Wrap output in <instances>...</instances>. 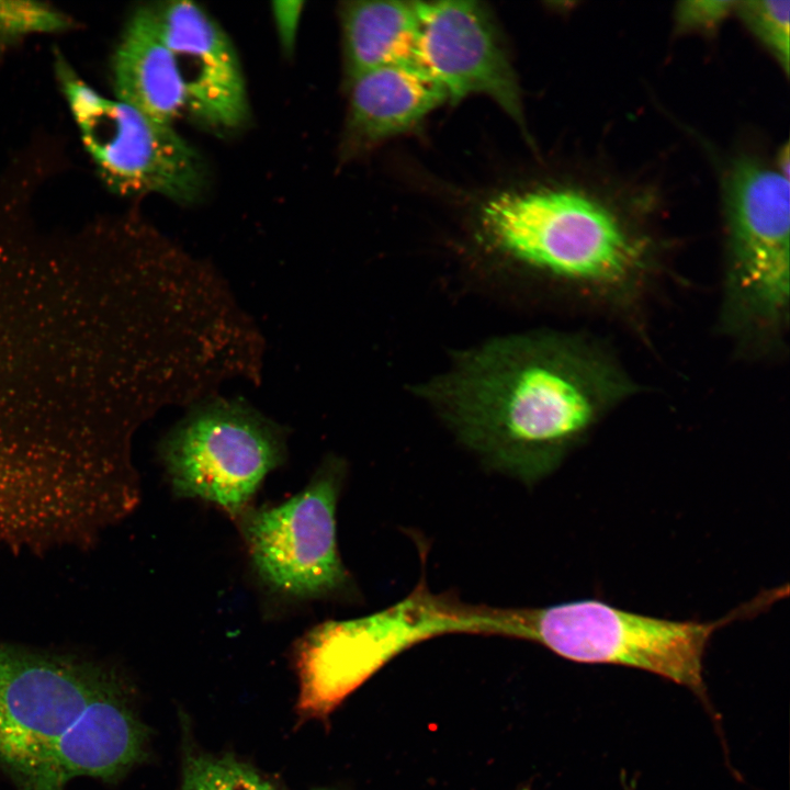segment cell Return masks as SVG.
<instances>
[{"label":"cell","instance_id":"277c9868","mask_svg":"<svg viewBox=\"0 0 790 790\" xmlns=\"http://www.w3.org/2000/svg\"><path fill=\"white\" fill-rule=\"evenodd\" d=\"M115 676L95 662L0 642V768L18 790H64L56 742Z\"/></svg>","mask_w":790,"mask_h":790},{"label":"cell","instance_id":"7c38bea8","mask_svg":"<svg viewBox=\"0 0 790 790\" xmlns=\"http://www.w3.org/2000/svg\"><path fill=\"white\" fill-rule=\"evenodd\" d=\"M349 83L347 134L357 147L411 129L448 101L443 88L414 61L372 69Z\"/></svg>","mask_w":790,"mask_h":790},{"label":"cell","instance_id":"2e32d148","mask_svg":"<svg viewBox=\"0 0 790 790\" xmlns=\"http://www.w3.org/2000/svg\"><path fill=\"white\" fill-rule=\"evenodd\" d=\"M180 790H279L252 766L232 755L185 748Z\"/></svg>","mask_w":790,"mask_h":790},{"label":"cell","instance_id":"ffe728a7","mask_svg":"<svg viewBox=\"0 0 790 790\" xmlns=\"http://www.w3.org/2000/svg\"><path fill=\"white\" fill-rule=\"evenodd\" d=\"M303 5V1H275L272 3L276 33L280 44L286 53H291L295 45Z\"/></svg>","mask_w":790,"mask_h":790},{"label":"cell","instance_id":"9c48e42d","mask_svg":"<svg viewBox=\"0 0 790 790\" xmlns=\"http://www.w3.org/2000/svg\"><path fill=\"white\" fill-rule=\"evenodd\" d=\"M417 10L414 61L448 101L484 94L522 124L518 79L489 11L476 1H417Z\"/></svg>","mask_w":790,"mask_h":790},{"label":"cell","instance_id":"9a60e30c","mask_svg":"<svg viewBox=\"0 0 790 790\" xmlns=\"http://www.w3.org/2000/svg\"><path fill=\"white\" fill-rule=\"evenodd\" d=\"M340 19L349 81L375 68L414 61L419 29L417 1L346 2Z\"/></svg>","mask_w":790,"mask_h":790},{"label":"cell","instance_id":"52a82bcc","mask_svg":"<svg viewBox=\"0 0 790 790\" xmlns=\"http://www.w3.org/2000/svg\"><path fill=\"white\" fill-rule=\"evenodd\" d=\"M161 458L177 495L235 516L284 460L285 437L248 404L216 399L194 408L168 433Z\"/></svg>","mask_w":790,"mask_h":790},{"label":"cell","instance_id":"5b68a950","mask_svg":"<svg viewBox=\"0 0 790 790\" xmlns=\"http://www.w3.org/2000/svg\"><path fill=\"white\" fill-rule=\"evenodd\" d=\"M726 205L725 325L743 337H771L786 325L789 312V179L741 162L729 176Z\"/></svg>","mask_w":790,"mask_h":790},{"label":"cell","instance_id":"8992f818","mask_svg":"<svg viewBox=\"0 0 790 790\" xmlns=\"http://www.w3.org/2000/svg\"><path fill=\"white\" fill-rule=\"evenodd\" d=\"M56 72L81 140L108 185L122 194L156 193L182 204L201 196L206 184L202 158L172 124L100 94L61 57Z\"/></svg>","mask_w":790,"mask_h":790},{"label":"cell","instance_id":"4fadbf2b","mask_svg":"<svg viewBox=\"0 0 790 790\" xmlns=\"http://www.w3.org/2000/svg\"><path fill=\"white\" fill-rule=\"evenodd\" d=\"M112 71L116 100L148 119L172 124L185 112L184 88L153 7L139 8L129 19Z\"/></svg>","mask_w":790,"mask_h":790},{"label":"cell","instance_id":"30bf717a","mask_svg":"<svg viewBox=\"0 0 790 790\" xmlns=\"http://www.w3.org/2000/svg\"><path fill=\"white\" fill-rule=\"evenodd\" d=\"M185 92V111L217 131H234L248 117L245 78L237 53L218 23L198 3L153 7Z\"/></svg>","mask_w":790,"mask_h":790},{"label":"cell","instance_id":"ac0fdd59","mask_svg":"<svg viewBox=\"0 0 790 790\" xmlns=\"http://www.w3.org/2000/svg\"><path fill=\"white\" fill-rule=\"evenodd\" d=\"M70 26L67 15L46 3L0 0V44L34 33L61 32Z\"/></svg>","mask_w":790,"mask_h":790},{"label":"cell","instance_id":"ba28073f","mask_svg":"<svg viewBox=\"0 0 790 790\" xmlns=\"http://www.w3.org/2000/svg\"><path fill=\"white\" fill-rule=\"evenodd\" d=\"M346 465L328 458L295 496L245 512L241 527L262 580L296 599L352 598L353 580L336 537V505Z\"/></svg>","mask_w":790,"mask_h":790},{"label":"cell","instance_id":"603a6c76","mask_svg":"<svg viewBox=\"0 0 790 790\" xmlns=\"http://www.w3.org/2000/svg\"><path fill=\"white\" fill-rule=\"evenodd\" d=\"M519 790H528V789H527V788H521V789H519Z\"/></svg>","mask_w":790,"mask_h":790},{"label":"cell","instance_id":"7402d4cb","mask_svg":"<svg viewBox=\"0 0 790 790\" xmlns=\"http://www.w3.org/2000/svg\"><path fill=\"white\" fill-rule=\"evenodd\" d=\"M624 790H631L629 787H625ZM633 790V789H632Z\"/></svg>","mask_w":790,"mask_h":790},{"label":"cell","instance_id":"5bb4252c","mask_svg":"<svg viewBox=\"0 0 790 790\" xmlns=\"http://www.w3.org/2000/svg\"><path fill=\"white\" fill-rule=\"evenodd\" d=\"M38 399L32 340L19 313L0 291V511L30 445Z\"/></svg>","mask_w":790,"mask_h":790},{"label":"cell","instance_id":"3957f363","mask_svg":"<svg viewBox=\"0 0 790 790\" xmlns=\"http://www.w3.org/2000/svg\"><path fill=\"white\" fill-rule=\"evenodd\" d=\"M781 597L763 591L715 621H675L627 611L600 600L511 610V635L534 641L578 663L643 669L681 685L704 700L703 656L712 634L754 616Z\"/></svg>","mask_w":790,"mask_h":790},{"label":"cell","instance_id":"d6986e66","mask_svg":"<svg viewBox=\"0 0 790 790\" xmlns=\"http://www.w3.org/2000/svg\"><path fill=\"white\" fill-rule=\"evenodd\" d=\"M735 1H684L676 9V22L682 31H711L733 10Z\"/></svg>","mask_w":790,"mask_h":790},{"label":"cell","instance_id":"e0dca14e","mask_svg":"<svg viewBox=\"0 0 790 790\" xmlns=\"http://www.w3.org/2000/svg\"><path fill=\"white\" fill-rule=\"evenodd\" d=\"M735 10L748 29L763 42L780 63L786 72L789 70V0H752L736 2Z\"/></svg>","mask_w":790,"mask_h":790},{"label":"cell","instance_id":"6da1fadb","mask_svg":"<svg viewBox=\"0 0 790 790\" xmlns=\"http://www.w3.org/2000/svg\"><path fill=\"white\" fill-rule=\"evenodd\" d=\"M634 392L606 352L553 332L492 339L420 387L466 447L526 484L552 473Z\"/></svg>","mask_w":790,"mask_h":790},{"label":"cell","instance_id":"8fae6325","mask_svg":"<svg viewBox=\"0 0 790 790\" xmlns=\"http://www.w3.org/2000/svg\"><path fill=\"white\" fill-rule=\"evenodd\" d=\"M149 729L119 674L84 706L58 737L54 759L65 787L77 777L122 779L148 757Z\"/></svg>","mask_w":790,"mask_h":790},{"label":"cell","instance_id":"44dd1931","mask_svg":"<svg viewBox=\"0 0 790 790\" xmlns=\"http://www.w3.org/2000/svg\"><path fill=\"white\" fill-rule=\"evenodd\" d=\"M314 790H334V789H328V788H318V789H314Z\"/></svg>","mask_w":790,"mask_h":790},{"label":"cell","instance_id":"7a4b0ae2","mask_svg":"<svg viewBox=\"0 0 790 790\" xmlns=\"http://www.w3.org/2000/svg\"><path fill=\"white\" fill-rule=\"evenodd\" d=\"M493 246L543 273L616 293L643 275L644 252L601 204L572 190L504 193L483 208Z\"/></svg>","mask_w":790,"mask_h":790}]
</instances>
